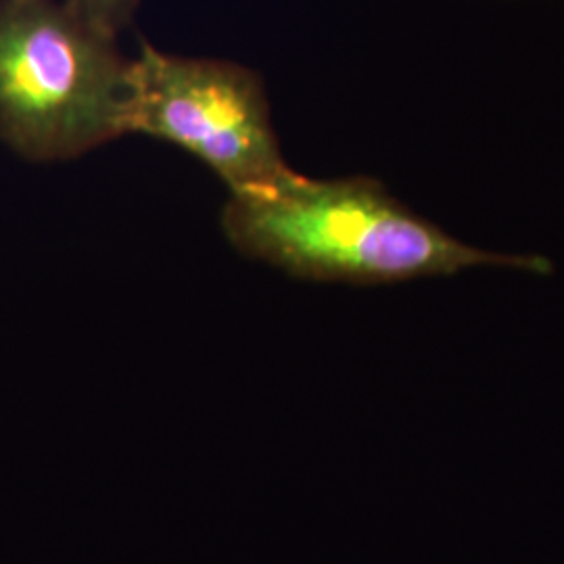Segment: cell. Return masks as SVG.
<instances>
[{
	"instance_id": "cell-1",
	"label": "cell",
	"mask_w": 564,
	"mask_h": 564,
	"mask_svg": "<svg viewBox=\"0 0 564 564\" xmlns=\"http://www.w3.org/2000/svg\"><path fill=\"white\" fill-rule=\"evenodd\" d=\"M223 228L242 256L305 281L384 284L475 265L550 272L544 258L494 253L454 239L364 176L316 181L289 170L265 186L232 193Z\"/></svg>"
},
{
	"instance_id": "cell-2",
	"label": "cell",
	"mask_w": 564,
	"mask_h": 564,
	"mask_svg": "<svg viewBox=\"0 0 564 564\" xmlns=\"http://www.w3.org/2000/svg\"><path fill=\"white\" fill-rule=\"evenodd\" d=\"M130 65L118 34L72 0H0V139L32 162L120 139Z\"/></svg>"
},
{
	"instance_id": "cell-3",
	"label": "cell",
	"mask_w": 564,
	"mask_h": 564,
	"mask_svg": "<svg viewBox=\"0 0 564 564\" xmlns=\"http://www.w3.org/2000/svg\"><path fill=\"white\" fill-rule=\"evenodd\" d=\"M126 134L181 147L216 172L230 195L291 170L258 72L232 61L170 55L147 42L130 65Z\"/></svg>"
},
{
	"instance_id": "cell-4",
	"label": "cell",
	"mask_w": 564,
	"mask_h": 564,
	"mask_svg": "<svg viewBox=\"0 0 564 564\" xmlns=\"http://www.w3.org/2000/svg\"><path fill=\"white\" fill-rule=\"evenodd\" d=\"M72 2L80 7L88 18L99 21L113 34H120L123 28L130 25L139 7V0H72Z\"/></svg>"
}]
</instances>
